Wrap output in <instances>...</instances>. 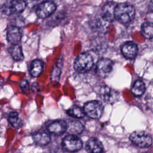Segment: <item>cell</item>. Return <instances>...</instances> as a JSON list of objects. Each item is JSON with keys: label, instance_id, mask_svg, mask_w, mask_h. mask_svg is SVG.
<instances>
[{"label": "cell", "instance_id": "6da1fadb", "mask_svg": "<svg viewBox=\"0 0 153 153\" xmlns=\"http://www.w3.org/2000/svg\"><path fill=\"white\" fill-rule=\"evenodd\" d=\"M135 14L134 7L128 3H120L116 5L114 11L115 19L120 22L126 24L131 21Z\"/></svg>", "mask_w": 153, "mask_h": 153}, {"label": "cell", "instance_id": "7a4b0ae2", "mask_svg": "<svg viewBox=\"0 0 153 153\" xmlns=\"http://www.w3.org/2000/svg\"><path fill=\"white\" fill-rule=\"evenodd\" d=\"M94 65V60L91 55L88 53H82L75 59L74 68L78 72L85 73L89 71Z\"/></svg>", "mask_w": 153, "mask_h": 153}, {"label": "cell", "instance_id": "3957f363", "mask_svg": "<svg viewBox=\"0 0 153 153\" xmlns=\"http://www.w3.org/2000/svg\"><path fill=\"white\" fill-rule=\"evenodd\" d=\"M26 6V3L25 0H10L3 4L0 10L2 13L10 16L22 13Z\"/></svg>", "mask_w": 153, "mask_h": 153}, {"label": "cell", "instance_id": "277c9868", "mask_svg": "<svg viewBox=\"0 0 153 153\" xmlns=\"http://www.w3.org/2000/svg\"><path fill=\"white\" fill-rule=\"evenodd\" d=\"M130 140L136 146L140 148H148L152 144V137L147 133L142 131H136L130 136Z\"/></svg>", "mask_w": 153, "mask_h": 153}, {"label": "cell", "instance_id": "5b68a950", "mask_svg": "<svg viewBox=\"0 0 153 153\" xmlns=\"http://www.w3.org/2000/svg\"><path fill=\"white\" fill-rule=\"evenodd\" d=\"M83 109L85 114L89 117L97 119L102 115L103 106L102 103L98 100H92L86 103Z\"/></svg>", "mask_w": 153, "mask_h": 153}, {"label": "cell", "instance_id": "8992f818", "mask_svg": "<svg viewBox=\"0 0 153 153\" xmlns=\"http://www.w3.org/2000/svg\"><path fill=\"white\" fill-rule=\"evenodd\" d=\"M62 143L63 148L71 152H75L79 150L82 145L81 139L73 134L65 136L63 138Z\"/></svg>", "mask_w": 153, "mask_h": 153}, {"label": "cell", "instance_id": "52a82bcc", "mask_svg": "<svg viewBox=\"0 0 153 153\" xmlns=\"http://www.w3.org/2000/svg\"><path fill=\"white\" fill-rule=\"evenodd\" d=\"M56 4L51 1H46L41 3L36 8V14L40 19H45L51 15L56 10Z\"/></svg>", "mask_w": 153, "mask_h": 153}, {"label": "cell", "instance_id": "ba28073f", "mask_svg": "<svg viewBox=\"0 0 153 153\" xmlns=\"http://www.w3.org/2000/svg\"><path fill=\"white\" fill-rule=\"evenodd\" d=\"M99 94L101 99L108 103H114L119 98V93L106 85H103L100 88Z\"/></svg>", "mask_w": 153, "mask_h": 153}, {"label": "cell", "instance_id": "9c48e42d", "mask_svg": "<svg viewBox=\"0 0 153 153\" xmlns=\"http://www.w3.org/2000/svg\"><path fill=\"white\" fill-rule=\"evenodd\" d=\"M113 62L109 59H100L96 65V72L101 76L105 77L112 71Z\"/></svg>", "mask_w": 153, "mask_h": 153}, {"label": "cell", "instance_id": "30bf717a", "mask_svg": "<svg viewBox=\"0 0 153 153\" xmlns=\"http://www.w3.org/2000/svg\"><path fill=\"white\" fill-rule=\"evenodd\" d=\"M116 4L113 2L106 3L101 10V17L105 22H111L115 19L114 11Z\"/></svg>", "mask_w": 153, "mask_h": 153}, {"label": "cell", "instance_id": "8fae6325", "mask_svg": "<svg viewBox=\"0 0 153 153\" xmlns=\"http://www.w3.org/2000/svg\"><path fill=\"white\" fill-rule=\"evenodd\" d=\"M22 38L20 29L15 26H10L7 31V38L9 42L12 44H19Z\"/></svg>", "mask_w": 153, "mask_h": 153}, {"label": "cell", "instance_id": "7c38bea8", "mask_svg": "<svg viewBox=\"0 0 153 153\" xmlns=\"http://www.w3.org/2000/svg\"><path fill=\"white\" fill-rule=\"evenodd\" d=\"M67 124L63 120H57L50 123L47 129L48 130L56 135H60L66 131Z\"/></svg>", "mask_w": 153, "mask_h": 153}, {"label": "cell", "instance_id": "4fadbf2b", "mask_svg": "<svg viewBox=\"0 0 153 153\" xmlns=\"http://www.w3.org/2000/svg\"><path fill=\"white\" fill-rule=\"evenodd\" d=\"M121 51L123 56L127 59H133L137 55L138 47L134 42H127L123 45Z\"/></svg>", "mask_w": 153, "mask_h": 153}, {"label": "cell", "instance_id": "5bb4252c", "mask_svg": "<svg viewBox=\"0 0 153 153\" xmlns=\"http://www.w3.org/2000/svg\"><path fill=\"white\" fill-rule=\"evenodd\" d=\"M33 140L35 143L38 146H45L50 142V136L46 131L40 130L33 135Z\"/></svg>", "mask_w": 153, "mask_h": 153}, {"label": "cell", "instance_id": "9a60e30c", "mask_svg": "<svg viewBox=\"0 0 153 153\" xmlns=\"http://www.w3.org/2000/svg\"><path fill=\"white\" fill-rule=\"evenodd\" d=\"M86 148L90 153H102L103 151L102 142L95 137H91L88 140Z\"/></svg>", "mask_w": 153, "mask_h": 153}, {"label": "cell", "instance_id": "2e32d148", "mask_svg": "<svg viewBox=\"0 0 153 153\" xmlns=\"http://www.w3.org/2000/svg\"><path fill=\"white\" fill-rule=\"evenodd\" d=\"M83 130V125L78 121H72L67 124L66 131L71 134H79L82 132Z\"/></svg>", "mask_w": 153, "mask_h": 153}, {"label": "cell", "instance_id": "e0dca14e", "mask_svg": "<svg viewBox=\"0 0 153 153\" xmlns=\"http://www.w3.org/2000/svg\"><path fill=\"white\" fill-rule=\"evenodd\" d=\"M44 67L43 62L38 59L34 60L32 62L30 65L29 72L30 74L34 77L38 76L42 72Z\"/></svg>", "mask_w": 153, "mask_h": 153}, {"label": "cell", "instance_id": "ac0fdd59", "mask_svg": "<svg viewBox=\"0 0 153 153\" xmlns=\"http://www.w3.org/2000/svg\"><path fill=\"white\" fill-rule=\"evenodd\" d=\"M9 51L12 56V57L17 61H20L23 60L24 56L22 51V47L20 44H13V45L10 48Z\"/></svg>", "mask_w": 153, "mask_h": 153}, {"label": "cell", "instance_id": "d6986e66", "mask_svg": "<svg viewBox=\"0 0 153 153\" xmlns=\"http://www.w3.org/2000/svg\"><path fill=\"white\" fill-rule=\"evenodd\" d=\"M145 91V83L141 80H136L131 88L132 93L136 96H140L142 95Z\"/></svg>", "mask_w": 153, "mask_h": 153}, {"label": "cell", "instance_id": "ffe728a7", "mask_svg": "<svg viewBox=\"0 0 153 153\" xmlns=\"http://www.w3.org/2000/svg\"><path fill=\"white\" fill-rule=\"evenodd\" d=\"M8 121L11 125L16 128H20L23 125V122L21 118L16 112H12L8 116Z\"/></svg>", "mask_w": 153, "mask_h": 153}, {"label": "cell", "instance_id": "44dd1931", "mask_svg": "<svg viewBox=\"0 0 153 153\" xmlns=\"http://www.w3.org/2000/svg\"><path fill=\"white\" fill-rule=\"evenodd\" d=\"M141 33L142 35L148 39H151L153 36V27L152 23L145 22L141 26Z\"/></svg>", "mask_w": 153, "mask_h": 153}, {"label": "cell", "instance_id": "7402d4cb", "mask_svg": "<svg viewBox=\"0 0 153 153\" xmlns=\"http://www.w3.org/2000/svg\"><path fill=\"white\" fill-rule=\"evenodd\" d=\"M67 113L68 114H69L72 117L78 118H82L85 115L84 109L76 105L73 106L70 109H69L67 111Z\"/></svg>", "mask_w": 153, "mask_h": 153}, {"label": "cell", "instance_id": "603a6c76", "mask_svg": "<svg viewBox=\"0 0 153 153\" xmlns=\"http://www.w3.org/2000/svg\"><path fill=\"white\" fill-rule=\"evenodd\" d=\"M20 87H21L22 90L24 92H26L27 91H28V90L29 88V82L27 80H26V79L22 80L20 82Z\"/></svg>", "mask_w": 153, "mask_h": 153}, {"label": "cell", "instance_id": "cb8c5ba5", "mask_svg": "<svg viewBox=\"0 0 153 153\" xmlns=\"http://www.w3.org/2000/svg\"><path fill=\"white\" fill-rule=\"evenodd\" d=\"M51 153H64V152H63V149H62L59 147H57V148L54 149L53 150H52Z\"/></svg>", "mask_w": 153, "mask_h": 153}]
</instances>
